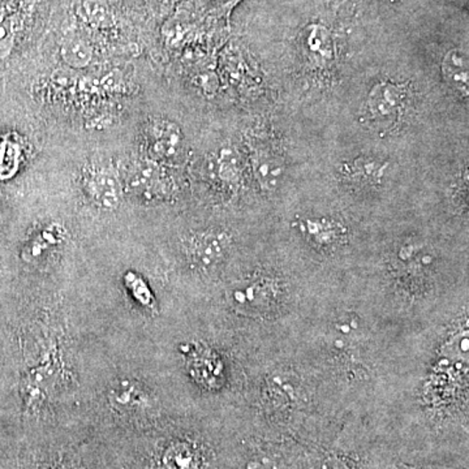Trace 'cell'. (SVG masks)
<instances>
[{
    "label": "cell",
    "mask_w": 469,
    "mask_h": 469,
    "mask_svg": "<svg viewBox=\"0 0 469 469\" xmlns=\"http://www.w3.org/2000/svg\"><path fill=\"white\" fill-rule=\"evenodd\" d=\"M62 57L66 65L74 68H85L90 63L93 51L85 40L79 37L69 38L62 47Z\"/></svg>",
    "instance_id": "cell-10"
},
{
    "label": "cell",
    "mask_w": 469,
    "mask_h": 469,
    "mask_svg": "<svg viewBox=\"0 0 469 469\" xmlns=\"http://www.w3.org/2000/svg\"><path fill=\"white\" fill-rule=\"evenodd\" d=\"M254 176L263 188H276L285 172V162L270 144L254 141L251 150Z\"/></svg>",
    "instance_id": "cell-5"
},
{
    "label": "cell",
    "mask_w": 469,
    "mask_h": 469,
    "mask_svg": "<svg viewBox=\"0 0 469 469\" xmlns=\"http://www.w3.org/2000/svg\"><path fill=\"white\" fill-rule=\"evenodd\" d=\"M388 165L384 160L374 157H359L344 163L340 175L355 184L374 185L382 182L386 176Z\"/></svg>",
    "instance_id": "cell-7"
},
{
    "label": "cell",
    "mask_w": 469,
    "mask_h": 469,
    "mask_svg": "<svg viewBox=\"0 0 469 469\" xmlns=\"http://www.w3.org/2000/svg\"><path fill=\"white\" fill-rule=\"evenodd\" d=\"M252 454L240 455L236 460H229L224 469H304L300 455L291 448L280 446H251Z\"/></svg>",
    "instance_id": "cell-3"
},
{
    "label": "cell",
    "mask_w": 469,
    "mask_h": 469,
    "mask_svg": "<svg viewBox=\"0 0 469 469\" xmlns=\"http://www.w3.org/2000/svg\"><path fill=\"white\" fill-rule=\"evenodd\" d=\"M442 74L446 82L459 93L468 94V57L460 49L449 50L443 58Z\"/></svg>",
    "instance_id": "cell-8"
},
{
    "label": "cell",
    "mask_w": 469,
    "mask_h": 469,
    "mask_svg": "<svg viewBox=\"0 0 469 469\" xmlns=\"http://www.w3.org/2000/svg\"><path fill=\"white\" fill-rule=\"evenodd\" d=\"M407 99V88L402 82H379L366 99V113L376 123H391L402 115Z\"/></svg>",
    "instance_id": "cell-2"
},
{
    "label": "cell",
    "mask_w": 469,
    "mask_h": 469,
    "mask_svg": "<svg viewBox=\"0 0 469 469\" xmlns=\"http://www.w3.org/2000/svg\"><path fill=\"white\" fill-rule=\"evenodd\" d=\"M166 177L168 176L160 163L152 160L133 163L127 174L130 190L141 196L149 197L163 192L166 188Z\"/></svg>",
    "instance_id": "cell-6"
},
{
    "label": "cell",
    "mask_w": 469,
    "mask_h": 469,
    "mask_svg": "<svg viewBox=\"0 0 469 469\" xmlns=\"http://www.w3.org/2000/svg\"><path fill=\"white\" fill-rule=\"evenodd\" d=\"M84 191L90 201L101 209H115L121 202V182L108 166H91L85 171Z\"/></svg>",
    "instance_id": "cell-4"
},
{
    "label": "cell",
    "mask_w": 469,
    "mask_h": 469,
    "mask_svg": "<svg viewBox=\"0 0 469 469\" xmlns=\"http://www.w3.org/2000/svg\"><path fill=\"white\" fill-rule=\"evenodd\" d=\"M307 46L309 52L318 62H330L334 57V43L332 35L321 25L310 27L309 35L307 37Z\"/></svg>",
    "instance_id": "cell-9"
},
{
    "label": "cell",
    "mask_w": 469,
    "mask_h": 469,
    "mask_svg": "<svg viewBox=\"0 0 469 469\" xmlns=\"http://www.w3.org/2000/svg\"><path fill=\"white\" fill-rule=\"evenodd\" d=\"M224 243L223 236L204 235L197 238L193 244V254L199 258V262L210 263L221 257L223 254Z\"/></svg>",
    "instance_id": "cell-11"
},
{
    "label": "cell",
    "mask_w": 469,
    "mask_h": 469,
    "mask_svg": "<svg viewBox=\"0 0 469 469\" xmlns=\"http://www.w3.org/2000/svg\"><path fill=\"white\" fill-rule=\"evenodd\" d=\"M15 43V30L12 20L4 13H0V59L8 57Z\"/></svg>",
    "instance_id": "cell-12"
},
{
    "label": "cell",
    "mask_w": 469,
    "mask_h": 469,
    "mask_svg": "<svg viewBox=\"0 0 469 469\" xmlns=\"http://www.w3.org/2000/svg\"><path fill=\"white\" fill-rule=\"evenodd\" d=\"M146 152L149 160L157 163H170L179 160L184 149V136L175 121L154 119L146 127Z\"/></svg>",
    "instance_id": "cell-1"
}]
</instances>
